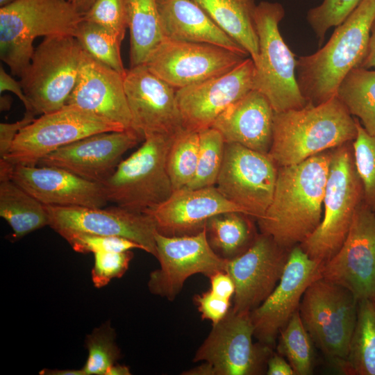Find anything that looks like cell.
<instances>
[{"label":"cell","mask_w":375,"mask_h":375,"mask_svg":"<svg viewBox=\"0 0 375 375\" xmlns=\"http://www.w3.org/2000/svg\"><path fill=\"white\" fill-rule=\"evenodd\" d=\"M331 152L323 151L297 164L278 167L274 195L257 219L260 233L292 249L319 226Z\"/></svg>","instance_id":"obj_1"},{"label":"cell","mask_w":375,"mask_h":375,"mask_svg":"<svg viewBox=\"0 0 375 375\" xmlns=\"http://www.w3.org/2000/svg\"><path fill=\"white\" fill-rule=\"evenodd\" d=\"M272 132L268 156L283 167L353 142L357 128L356 119L335 95L318 105L274 112Z\"/></svg>","instance_id":"obj_2"},{"label":"cell","mask_w":375,"mask_h":375,"mask_svg":"<svg viewBox=\"0 0 375 375\" xmlns=\"http://www.w3.org/2000/svg\"><path fill=\"white\" fill-rule=\"evenodd\" d=\"M374 17L375 0H362L324 47L297 60V80L307 103L318 105L335 97L342 79L360 65Z\"/></svg>","instance_id":"obj_3"},{"label":"cell","mask_w":375,"mask_h":375,"mask_svg":"<svg viewBox=\"0 0 375 375\" xmlns=\"http://www.w3.org/2000/svg\"><path fill=\"white\" fill-rule=\"evenodd\" d=\"M68 0H17L0 8V58L20 77L34 53L33 42L44 36L73 35L82 21Z\"/></svg>","instance_id":"obj_4"},{"label":"cell","mask_w":375,"mask_h":375,"mask_svg":"<svg viewBox=\"0 0 375 375\" xmlns=\"http://www.w3.org/2000/svg\"><path fill=\"white\" fill-rule=\"evenodd\" d=\"M349 143L331 152L321 223L299 244L310 258L324 265L341 248L356 210L363 201V188L356 169L353 147Z\"/></svg>","instance_id":"obj_5"},{"label":"cell","mask_w":375,"mask_h":375,"mask_svg":"<svg viewBox=\"0 0 375 375\" xmlns=\"http://www.w3.org/2000/svg\"><path fill=\"white\" fill-rule=\"evenodd\" d=\"M284 15L280 3L265 1L257 4L254 13L259 53L254 63L253 89L268 99L275 112L307 104L297 80V59L279 31Z\"/></svg>","instance_id":"obj_6"},{"label":"cell","mask_w":375,"mask_h":375,"mask_svg":"<svg viewBox=\"0 0 375 375\" xmlns=\"http://www.w3.org/2000/svg\"><path fill=\"white\" fill-rule=\"evenodd\" d=\"M174 137L146 136L142 146L101 184L108 201L145 213L167 199L174 191L166 165Z\"/></svg>","instance_id":"obj_7"},{"label":"cell","mask_w":375,"mask_h":375,"mask_svg":"<svg viewBox=\"0 0 375 375\" xmlns=\"http://www.w3.org/2000/svg\"><path fill=\"white\" fill-rule=\"evenodd\" d=\"M358 303L349 290L322 277L306 289L299 306L301 319L314 345L339 369L347 357Z\"/></svg>","instance_id":"obj_8"},{"label":"cell","mask_w":375,"mask_h":375,"mask_svg":"<svg viewBox=\"0 0 375 375\" xmlns=\"http://www.w3.org/2000/svg\"><path fill=\"white\" fill-rule=\"evenodd\" d=\"M83 53L78 40L69 35L45 37L35 49L19 81L35 115L65 105L76 84Z\"/></svg>","instance_id":"obj_9"},{"label":"cell","mask_w":375,"mask_h":375,"mask_svg":"<svg viewBox=\"0 0 375 375\" xmlns=\"http://www.w3.org/2000/svg\"><path fill=\"white\" fill-rule=\"evenodd\" d=\"M127 130L122 125L74 106L40 115L24 127L3 158L13 166L37 165L58 149L89 135Z\"/></svg>","instance_id":"obj_10"},{"label":"cell","mask_w":375,"mask_h":375,"mask_svg":"<svg viewBox=\"0 0 375 375\" xmlns=\"http://www.w3.org/2000/svg\"><path fill=\"white\" fill-rule=\"evenodd\" d=\"M250 312L230 309L197 349L193 362L209 363L214 375H257L266 372L272 348L253 342Z\"/></svg>","instance_id":"obj_11"},{"label":"cell","mask_w":375,"mask_h":375,"mask_svg":"<svg viewBox=\"0 0 375 375\" xmlns=\"http://www.w3.org/2000/svg\"><path fill=\"white\" fill-rule=\"evenodd\" d=\"M160 267L151 272L147 283L150 292L173 301L182 290L185 281L192 275L209 277L226 271L227 260L219 256L210 247L206 228L189 235L166 236L155 233Z\"/></svg>","instance_id":"obj_12"},{"label":"cell","mask_w":375,"mask_h":375,"mask_svg":"<svg viewBox=\"0 0 375 375\" xmlns=\"http://www.w3.org/2000/svg\"><path fill=\"white\" fill-rule=\"evenodd\" d=\"M276 165L268 156L236 143H226L215 184L228 200L261 218L273 198Z\"/></svg>","instance_id":"obj_13"},{"label":"cell","mask_w":375,"mask_h":375,"mask_svg":"<svg viewBox=\"0 0 375 375\" xmlns=\"http://www.w3.org/2000/svg\"><path fill=\"white\" fill-rule=\"evenodd\" d=\"M44 206L49 226L62 238L76 233L119 236L137 242L143 251L157 256L156 226L146 213L118 206L106 208Z\"/></svg>","instance_id":"obj_14"},{"label":"cell","mask_w":375,"mask_h":375,"mask_svg":"<svg viewBox=\"0 0 375 375\" xmlns=\"http://www.w3.org/2000/svg\"><path fill=\"white\" fill-rule=\"evenodd\" d=\"M245 58L217 45L164 39L144 65L178 90L222 74Z\"/></svg>","instance_id":"obj_15"},{"label":"cell","mask_w":375,"mask_h":375,"mask_svg":"<svg viewBox=\"0 0 375 375\" xmlns=\"http://www.w3.org/2000/svg\"><path fill=\"white\" fill-rule=\"evenodd\" d=\"M324 265L310 258L299 245L290 252L281 278L270 295L250 312L254 338L273 349L280 331L299 311L306 289L322 277Z\"/></svg>","instance_id":"obj_16"},{"label":"cell","mask_w":375,"mask_h":375,"mask_svg":"<svg viewBox=\"0 0 375 375\" xmlns=\"http://www.w3.org/2000/svg\"><path fill=\"white\" fill-rule=\"evenodd\" d=\"M322 277L349 290L358 301H375V211L364 201L341 248L324 265Z\"/></svg>","instance_id":"obj_17"},{"label":"cell","mask_w":375,"mask_h":375,"mask_svg":"<svg viewBox=\"0 0 375 375\" xmlns=\"http://www.w3.org/2000/svg\"><path fill=\"white\" fill-rule=\"evenodd\" d=\"M124 85L131 128L143 139L151 135L174 137L184 129L176 90L144 65L126 69Z\"/></svg>","instance_id":"obj_18"},{"label":"cell","mask_w":375,"mask_h":375,"mask_svg":"<svg viewBox=\"0 0 375 375\" xmlns=\"http://www.w3.org/2000/svg\"><path fill=\"white\" fill-rule=\"evenodd\" d=\"M255 65L246 58L232 69L176 90L185 129L199 132L210 128L230 105L253 90Z\"/></svg>","instance_id":"obj_19"},{"label":"cell","mask_w":375,"mask_h":375,"mask_svg":"<svg viewBox=\"0 0 375 375\" xmlns=\"http://www.w3.org/2000/svg\"><path fill=\"white\" fill-rule=\"evenodd\" d=\"M290 252L260 233L246 251L227 261L226 272L235 286L233 311L251 312L270 295L281 278Z\"/></svg>","instance_id":"obj_20"},{"label":"cell","mask_w":375,"mask_h":375,"mask_svg":"<svg viewBox=\"0 0 375 375\" xmlns=\"http://www.w3.org/2000/svg\"><path fill=\"white\" fill-rule=\"evenodd\" d=\"M142 140L133 129L96 133L58 149L37 165L59 167L102 184L115 171L124 153Z\"/></svg>","instance_id":"obj_21"},{"label":"cell","mask_w":375,"mask_h":375,"mask_svg":"<svg viewBox=\"0 0 375 375\" xmlns=\"http://www.w3.org/2000/svg\"><path fill=\"white\" fill-rule=\"evenodd\" d=\"M226 212L249 215L245 209L224 197L215 186H210L174 190L167 199L145 213L152 218L159 233L182 236L202 231L210 218Z\"/></svg>","instance_id":"obj_22"},{"label":"cell","mask_w":375,"mask_h":375,"mask_svg":"<svg viewBox=\"0 0 375 375\" xmlns=\"http://www.w3.org/2000/svg\"><path fill=\"white\" fill-rule=\"evenodd\" d=\"M10 179L45 206L103 208L108 202L101 184L59 167L15 165Z\"/></svg>","instance_id":"obj_23"},{"label":"cell","mask_w":375,"mask_h":375,"mask_svg":"<svg viewBox=\"0 0 375 375\" xmlns=\"http://www.w3.org/2000/svg\"><path fill=\"white\" fill-rule=\"evenodd\" d=\"M65 105L74 106L132 129L124 76L84 50L76 84Z\"/></svg>","instance_id":"obj_24"},{"label":"cell","mask_w":375,"mask_h":375,"mask_svg":"<svg viewBox=\"0 0 375 375\" xmlns=\"http://www.w3.org/2000/svg\"><path fill=\"white\" fill-rule=\"evenodd\" d=\"M274 111L268 99L252 90L230 105L212 124L226 143H236L268 154L272 142Z\"/></svg>","instance_id":"obj_25"},{"label":"cell","mask_w":375,"mask_h":375,"mask_svg":"<svg viewBox=\"0 0 375 375\" xmlns=\"http://www.w3.org/2000/svg\"><path fill=\"white\" fill-rule=\"evenodd\" d=\"M156 2L164 39L211 44L245 57L249 56L193 0H156Z\"/></svg>","instance_id":"obj_26"},{"label":"cell","mask_w":375,"mask_h":375,"mask_svg":"<svg viewBox=\"0 0 375 375\" xmlns=\"http://www.w3.org/2000/svg\"><path fill=\"white\" fill-rule=\"evenodd\" d=\"M212 21L249 53L258 58V38L254 23L256 0H193Z\"/></svg>","instance_id":"obj_27"},{"label":"cell","mask_w":375,"mask_h":375,"mask_svg":"<svg viewBox=\"0 0 375 375\" xmlns=\"http://www.w3.org/2000/svg\"><path fill=\"white\" fill-rule=\"evenodd\" d=\"M0 216L11 227L15 240L49 226L44 206L10 178L0 180Z\"/></svg>","instance_id":"obj_28"},{"label":"cell","mask_w":375,"mask_h":375,"mask_svg":"<svg viewBox=\"0 0 375 375\" xmlns=\"http://www.w3.org/2000/svg\"><path fill=\"white\" fill-rule=\"evenodd\" d=\"M131 67L144 65L164 40L156 0H125Z\"/></svg>","instance_id":"obj_29"},{"label":"cell","mask_w":375,"mask_h":375,"mask_svg":"<svg viewBox=\"0 0 375 375\" xmlns=\"http://www.w3.org/2000/svg\"><path fill=\"white\" fill-rule=\"evenodd\" d=\"M239 212L217 214L208 219L206 225L208 242L221 258L229 260L244 251L253 243L258 235L247 218Z\"/></svg>","instance_id":"obj_30"},{"label":"cell","mask_w":375,"mask_h":375,"mask_svg":"<svg viewBox=\"0 0 375 375\" xmlns=\"http://www.w3.org/2000/svg\"><path fill=\"white\" fill-rule=\"evenodd\" d=\"M340 370L349 375H375V301H358L356 326Z\"/></svg>","instance_id":"obj_31"},{"label":"cell","mask_w":375,"mask_h":375,"mask_svg":"<svg viewBox=\"0 0 375 375\" xmlns=\"http://www.w3.org/2000/svg\"><path fill=\"white\" fill-rule=\"evenodd\" d=\"M336 96L365 130L375 136V69H352L340 83Z\"/></svg>","instance_id":"obj_32"},{"label":"cell","mask_w":375,"mask_h":375,"mask_svg":"<svg viewBox=\"0 0 375 375\" xmlns=\"http://www.w3.org/2000/svg\"><path fill=\"white\" fill-rule=\"evenodd\" d=\"M276 349L278 353L288 360L294 375L312 374L315 362L314 343L299 311L280 331Z\"/></svg>","instance_id":"obj_33"},{"label":"cell","mask_w":375,"mask_h":375,"mask_svg":"<svg viewBox=\"0 0 375 375\" xmlns=\"http://www.w3.org/2000/svg\"><path fill=\"white\" fill-rule=\"evenodd\" d=\"M199 132L183 129L172 139L167 155V169L173 190L186 188L197 166Z\"/></svg>","instance_id":"obj_34"},{"label":"cell","mask_w":375,"mask_h":375,"mask_svg":"<svg viewBox=\"0 0 375 375\" xmlns=\"http://www.w3.org/2000/svg\"><path fill=\"white\" fill-rule=\"evenodd\" d=\"M74 37L83 49L93 58L124 76L126 69L122 60V41L106 28L82 19Z\"/></svg>","instance_id":"obj_35"},{"label":"cell","mask_w":375,"mask_h":375,"mask_svg":"<svg viewBox=\"0 0 375 375\" xmlns=\"http://www.w3.org/2000/svg\"><path fill=\"white\" fill-rule=\"evenodd\" d=\"M199 147L195 175L186 187L197 189L215 186L222 165L226 142L222 135L210 127L199 131Z\"/></svg>","instance_id":"obj_36"},{"label":"cell","mask_w":375,"mask_h":375,"mask_svg":"<svg viewBox=\"0 0 375 375\" xmlns=\"http://www.w3.org/2000/svg\"><path fill=\"white\" fill-rule=\"evenodd\" d=\"M85 343L88 357L81 368L84 375H106L108 369L120 358L115 330L110 322L103 324L87 335Z\"/></svg>","instance_id":"obj_37"},{"label":"cell","mask_w":375,"mask_h":375,"mask_svg":"<svg viewBox=\"0 0 375 375\" xmlns=\"http://www.w3.org/2000/svg\"><path fill=\"white\" fill-rule=\"evenodd\" d=\"M357 134L352 142L354 162L363 188V201L375 211V136L356 118Z\"/></svg>","instance_id":"obj_38"},{"label":"cell","mask_w":375,"mask_h":375,"mask_svg":"<svg viewBox=\"0 0 375 375\" xmlns=\"http://www.w3.org/2000/svg\"><path fill=\"white\" fill-rule=\"evenodd\" d=\"M362 0H324L310 8L307 21L321 44L327 31L342 23Z\"/></svg>","instance_id":"obj_39"},{"label":"cell","mask_w":375,"mask_h":375,"mask_svg":"<svg viewBox=\"0 0 375 375\" xmlns=\"http://www.w3.org/2000/svg\"><path fill=\"white\" fill-rule=\"evenodd\" d=\"M83 19L106 28L122 41L128 28L125 0H95Z\"/></svg>","instance_id":"obj_40"},{"label":"cell","mask_w":375,"mask_h":375,"mask_svg":"<svg viewBox=\"0 0 375 375\" xmlns=\"http://www.w3.org/2000/svg\"><path fill=\"white\" fill-rule=\"evenodd\" d=\"M78 253L124 252L134 249L143 250L141 245L119 236H106L85 233L71 234L63 238Z\"/></svg>","instance_id":"obj_41"},{"label":"cell","mask_w":375,"mask_h":375,"mask_svg":"<svg viewBox=\"0 0 375 375\" xmlns=\"http://www.w3.org/2000/svg\"><path fill=\"white\" fill-rule=\"evenodd\" d=\"M133 257L131 251L94 253V267L91 272L94 285L101 288L113 278H121L127 271Z\"/></svg>","instance_id":"obj_42"},{"label":"cell","mask_w":375,"mask_h":375,"mask_svg":"<svg viewBox=\"0 0 375 375\" xmlns=\"http://www.w3.org/2000/svg\"><path fill=\"white\" fill-rule=\"evenodd\" d=\"M194 301L201 313V319L210 321L212 325L224 319L232 306L231 300L221 298L210 290L196 295Z\"/></svg>","instance_id":"obj_43"},{"label":"cell","mask_w":375,"mask_h":375,"mask_svg":"<svg viewBox=\"0 0 375 375\" xmlns=\"http://www.w3.org/2000/svg\"><path fill=\"white\" fill-rule=\"evenodd\" d=\"M35 115L26 112L24 117L13 123L0 124V157L3 158L7 154L11 144L18 133L26 126L31 124L35 118Z\"/></svg>","instance_id":"obj_44"},{"label":"cell","mask_w":375,"mask_h":375,"mask_svg":"<svg viewBox=\"0 0 375 375\" xmlns=\"http://www.w3.org/2000/svg\"><path fill=\"white\" fill-rule=\"evenodd\" d=\"M210 281V291L215 295L231 300L233 298L235 286L230 274L226 271H219L208 277Z\"/></svg>","instance_id":"obj_45"},{"label":"cell","mask_w":375,"mask_h":375,"mask_svg":"<svg viewBox=\"0 0 375 375\" xmlns=\"http://www.w3.org/2000/svg\"><path fill=\"white\" fill-rule=\"evenodd\" d=\"M4 91H9L14 93L23 103L26 112H31L33 114V110L31 104L29 103L22 86L20 81L15 80L10 75H9L3 67H0V92L2 93ZM35 115V114H34Z\"/></svg>","instance_id":"obj_46"},{"label":"cell","mask_w":375,"mask_h":375,"mask_svg":"<svg viewBox=\"0 0 375 375\" xmlns=\"http://www.w3.org/2000/svg\"><path fill=\"white\" fill-rule=\"evenodd\" d=\"M267 375H294V371L283 356L279 353H272L267 363Z\"/></svg>","instance_id":"obj_47"},{"label":"cell","mask_w":375,"mask_h":375,"mask_svg":"<svg viewBox=\"0 0 375 375\" xmlns=\"http://www.w3.org/2000/svg\"><path fill=\"white\" fill-rule=\"evenodd\" d=\"M358 67L375 69V17L371 25L369 40L365 55Z\"/></svg>","instance_id":"obj_48"},{"label":"cell","mask_w":375,"mask_h":375,"mask_svg":"<svg viewBox=\"0 0 375 375\" xmlns=\"http://www.w3.org/2000/svg\"><path fill=\"white\" fill-rule=\"evenodd\" d=\"M182 374L185 375H214L213 369L211 365L206 362H202L201 365L194 368L190 369L184 372Z\"/></svg>","instance_id":"obj_49"},{"label":"cell","mask_w":375,"mask_h":375,"mask_svg":"<svg viewBox=\"0 0 375 375\" xmlns=\"http://www.w3.org/2000/svg\"><path fill=\"white\" fill-rule=\"evenodd\" d=\"M40 374L42 375H84L83 370L81 369H44Z\"/></svg>","instance_id":"obj_50"},{"label":"cell","mask_w":375,"mask_h":375,"mask_svg":"<svg viewBox=\"0 0 375 375\" xmlns=\"http://www.w3.org/2000/svg\"><path fill=\"white\" fill-rule=\"evenodd\" d=\"M82 15L89 10L95 0H68Z\"/></svg>","instance_id":"obj_51"},{"label":"cell","mask_w":375,"mask_h":375,"mask_svg":"<svg viewBox=\"0 0 375 375\" xmlns=\"http://www.w3.org/2000/svg\"><path fill=\"white\" fill-rule=\"evenodd\" d=\"M131 372L128 367L115 363L111 366L106 375H130Z\"/></svg>","instance_id":"obj_52"},{"label":"cell","mask_w":375,"mask_h":375,"mask_svg":"<svg viewBox=\"0 0 375 375\" xmlns=\"http://www.w3.org/2000/svg\"><path fill=\"white\" fill-rule=\"evenodd\" d=\"M12 103V100L10 97L3 95L1 97L0 107L1 110H8L10 109Z\"/></svg>","instance_id":"obj_53"},{"label":"cell","mask_w":375,"mask_h":375,"mask_svg":"<svg viewBox=\"0 0 375 375\" xmlns=\"http://www.w3.org/2000/svg\"><path fill=\"white\" fill-rule=\"evenodd\" d=\"M17 0H0V8L7 6Z\"/></svg>","instance_id":"obj_54"}]
</instances>
